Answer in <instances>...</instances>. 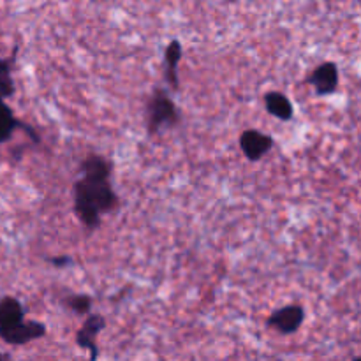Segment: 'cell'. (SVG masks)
<instances>
[{"label": "cell", "mask_w": 361, "mask_h": 361, "mask_svg": "<svg viewBox=\"0 0 361 361\" xmlns=\"http://www.w3.org/2000/svg\"><path fill=\"white\" fill-rule=\"evenodd\" d=\"M118 204L111 178L81 176L74 183V212L87 229L94 231L101 226V215L113 212Z\"/></svg>", "instance_id": "cell-1"}, {"label": "cell", "mask_w": 361, "mask_h": 361, "mask_svg": "<svg viewBox=\"0 0 361 361\" xmlns=\"http://www.w3.org/2000/svg\"><path fill=\"white\" fill-rule=\"evenodd\" d=\"M148 118H147V129L148 134H157L162 129H169L175 127L180 122V113L173 99L169 97L168 92L162 88H155L152 94L150 101H148Z\"/></svg>", "instance_id": "cell-2"}, {"label": "cell", "mask_w": 361, "mask_h": 361, "mask_svg": "<svg viewBox=\"0 0 361 361\" xmlns=\"http://www.w3.org/2000/svg\"><path fill=\"white\" fill-rule=\"evenodd\" d=\"M305 321V309L302 305H286L277 309L267 321L268 328H274L281 335H293L302 328Z\"/></svg>", "instance_id": "cell-3"}, {"label": "cell", "mask_w": 361, "mask_h": 361, "mask_svg": "<svg viewBox=\"0 0 361 361\" xmlns=\"http://www.w3.org/2000/svg\"><path fill=\"white\" fill-rule=\"evenodd\" d=\"M307 83L312 85L316 95L319 97H326V95H334L338 90V83H341V74H338V66L335 62H323L310 73L307 78Z\"/></svg>", "instance_id": "cell-4"}, {"label": "cell", "mask_w": 361, "mask_h": 361, "mask_svg": "<svg viewBox=\"0 0 361 361\" xmlns=\"http://www.w3.org/2000/svg\"><path fill=\"white\" fill-rule=\"evenodd\" d=\"M271 147H274V137L257 129H247L240 136V148L250 162H259L271 150Z\"/></svg>", "instance_id": "cell-5"}, {"label": "cell", "mask_w": 361, "mask_h": 361, "mask_svg": "<svg viewBox=\"0 0 361 361\" xmlns=\"http://www.w3.org/2000/svg\"><path fill=\"white\" fill-rule=\"evenodd\" d=\"M106 328V319L101 314H90V316L85 319L83 326L80 328V331L76 334V344L80 349L88 351L92 361L99 358V348H97V337L102 330Z\"/></svg>", "instance_id": "cell-6"}, {"label": "cell", "mask_w": 361, "mask_h": 361, "mask_svg": "<svg viewBox=\"0 0 361 361\" xmlns=\"http://www.w3.org/2000/svg\"><path fill=\"white\" fill-rule=\"evenodd\" d=\"M46 335V324L39 321H21L18 326L11 328L9 331L0 335L6 344L9 345H25L32 341H37Z\"/></svg>", "instance_id": "cell-7"}, {"label": "cell", "mask_w": 361, "mask_h": 361, "mask_svg": "<svg viewBox=\"0 0 361 361\" xmlns=\"http://www.w3.org/2000/svg\"><path fill=\"white\" fill-rule=\"evenodd\" d=\"M16 129L27 130L28 136H30L32 140L35 141V143H37V141H39L37 134H35L34 130H32L30 127L27 126V123L20 122V120H18L16 116H14L13 109H11L9 106L6 104V99H4L2 95H0V145L6 143V141H9L11 137H13L14 130H16Z\"/></svg>", "instance_id": "cell-8"}, {"label": "cell", "mask_w": 361, "mask_h": 361, "mask_svg": "<svg viewBox=\"0 0 361 361\" xmlns=\"http://www.w3.org/2000/svg\"><path fill=\"white\" fill-rule=\"evenodd\" d=\"M25 319V309L21 302L14 296L0 298V335L18 326Z\"/></svg>", "instance_id": "cell-9"}, {"label": "cell", "mask_w": 361, "mask_h": 361, "mask_svg": "<svg viewBox=\"0 0 361 361\" xmlns=\"http://www.w3.org/2000/svg\"><path fill=\"white\" fill-rule=\"evenodd\" d=\"M264 108H267L268 115L275 116L281 122H291L293 116H295L293 102L282 92L277 90H270L264 94Z\"/></svg>", "instance_id": "cell-10"}, {"label": "cell", "mask_w": 361, "mask_h": 361, "mask_svg": "<svg viewBox=\"0 0 361 361\" xmlns=\"http://www.w3.org/2000/svg\"><path fill=\"white\" fill-rule=\"evenodd\" d=\"M182 42L178 39H173L164 51V74L168 83L171 85L173 90H178V63L182 60Z\"/></svg>", "instance_id": "cell-11"}, {"label": "cell", "mask_w": 361, "mask_h": 361, "mask_svg": "<svg viewBox=\"0 0 361 361\" xmlns=\"http://www.w3.org/2000/svg\"><path fill=\"white\" fill-rule=\"evenodd\" d=\"M63 307H67L69 310H73L78 316H87L92 310V298L83 293H76V295H69L63 300Z\"/></svg>", "instance_id": "cell-12"}, {"label": "cell", "mask_w": 361, "mask_h": 361, "mask_svg": "<svg viewBox=\"0 0 361 361\" xmlns=\"http://www.w3.org/2000/svg\"><path fill=\"white\" fill-rule=\"evenodd\" d=\"M48 263L53 264L55 268H66L73 264V257L71 256H59V257H48Z\"/></svg>", "instance_id": "cell-13"}, {"label": "cell", "mask_w": 361, "mask_h": 361, "mask_svg": "<svg viewBox=\"0 0 361 361\" xmlns=\"http://www.w3.org/2000/svg\"><path fill=\"white\" fill-rule=\"evenodd\" d=\"M11 67H13V59H0V76L11 74Z\"/></svg>", "instance_id": "cell-14"}]
</instances>
